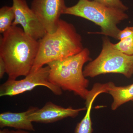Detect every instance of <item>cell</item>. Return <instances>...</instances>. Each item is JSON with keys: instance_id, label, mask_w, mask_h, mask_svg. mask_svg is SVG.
Here are the masks:
<instances>
[{"instance_id": "obj_14", "label": "cell", "mask_w": 133, "mask_h": 133, "mask_svg": "<svg viewBox=\"0 0 133 133\" xmlns=\"http://www.w3.org/2000/svg\"><path fill=\"white\" fill-rule=\"evenodd\" d=\"M99 3L102 5L108 7L121 10L125 11L128 9V8L124 5L121 0H91Z\"/></svg>"}, {"instance_id": "obj_2", "label": "cell", "mask_w": 133, "mask_h": 133, "mask_svg": "<svg viewBox=\"0 0 133 133\" xmlns=\"http://www.w3.org/2000/svg\"><path fill=\"white\" fill-rule=\"evenodd\" d=\"M39 42L38 53L31 71L36 70L49 62L76 55L84 49L81 36L75 27L62 19L56 30L46 33Z\"/></svg>"}, {"instance_id": "obj_18", "label": "cell", "mask_w": 133, "mask_h": 133, "mask_svg": "<svg viewBox=\"0 0 133 133\" xmlns=\"http://www.w3.org/2000/svg\"><path fill=\"white\" fill-rule=\"evenodd\" d=\"M9 133H30L27 131L23 130H17L16 131L11 130L9 131Z\"/></svg>"}, {"instance_id": "obj_15", "label": "cell", "mask_w": 133, "mask_h": 133, "mask_svg": "<svg viewBox=\"0 0 133 133\" xmlns=\"http://www.w3.org/2000/svg\"><path fill=\"white\" fill-rule=\"evenodd\" d=\"M93 131L92 127L85 123H78L75 128L74 133H92Z\"/></svg>"}, {"instance_id": "obj_10", "label": "cell", "mask_w": 133, "mask_h": 133, "mask_svg": "<svg viewBox=\"0 0 133 133\" xmlns=\"http://www.w3.org/2000/svg\"><path fill=\"white\" fill-rule=\"evenodd\" d=\"M38 108L31 107L26 111L15 113L4 112L0 114V128H13L17 130L35 131L32 122L29 120V116L36 111Z\"/></svg>"}, {"instance_id": "obj_9", "label": "cell", "mask_w": 133, "mask_h": 133, "mask_svg": "<svg viewBox=\"0 0 133 133\" xmlns=\"http://www.w3.org/2000/svg\"><path fill=\"white\" fill-rule=\"evenodd\" d=\"M85 110L86 108L78 109H74L71 107L65 108L49 101L42 108H38L30 115L29 119L32 122L49 124L68 117L75 118L79 112Z\"/></svg>"}, {"instance_id": "obj_1", "label": "cell", "mask_w": 133, "mask_h": 133, "mask_svg": "<svg viewBox=\"0 0 133 133\" xmlns=\"http://www.w3.org/2000/svg\"><path fill=\"white\" fill-rule=\"evenodd\" d=\"M39 46V41L28 35L17 26H12L3 34L0 38V57L6 65L8 79H16L29 74Z\"/></svg>"}, {"instance_id": "obj_3", "label": "cell", "mask_w": 133, "mask_h": 133, "mask_svg": "<svg viewBox=\"0 0 133 133\" xmlns=\"http://www.w3.org/2000/svg\"><path fill=\"white\" fill-rule=\"evenodd\" d=\"M92 61L87 48L79 53L61 60L49 62V81L64 91L72 92L84 99L88 97L89 81L83 74V67Z\"/></svg>"}, {"instance_id": "obj_11", "label": "cell", "mask_w": 133, "mask_h": 133, "mask_svg": "<svg viewBox=\"0 0 133 133\" xmlns=\"http://www.w3.org/2000/svg\"><path fill=\"white\" fill-rule=\"evenodd\" d=\"M106 93L112 97V110H116L122 105L133 100V83L125 86H116L112 82L107 83Z\"/></svg>"}, {"instance_id": "obj_4", "label": "cell", "mask_w": 133, "mask_h": 133, "mask_svg": "<svg viewBox=\"0 0 133 133\" xmlns=\"http://www.w3.org/2000/svg\"><path fill=\"white\" fill-rule=\"evenodd\" d=\"M63 14L72 15L92 22L101 28L102 34L118 40L120 30L117 25L128 18L124 11L108 7L91 0H79L77 4L66 7Z\"/></svg>"}, {"instance_id": "obj_7", "label": "cell", "mask_w": 133, "mask_h": 133, "mask_svg": "<svg viewBox=\"0 0 133 133\" xmlns=\"http://www.w3.org/2000/svg\"><path fill=\"white\" fill-rule=\"evenodd\" d=\"M15 19L12 26L20 24L24 32L34 39L39 41L47 33L40 20L26 0H12Z\"/></svg>"}, {"instance_id": "obj_19", "label": "cell", "mask_w": 133, "mask_h": 133, "mask_svg": "<svg viewBox=\"0 0 133 133\" xmlns=\"http://www.w3.org/2000/svg\"><path fill=\"white\" fill-rule=\"evenodd\" d=\"M9 130L8 129L5 128L0 130V133H9Z\"/></svg>"}, {"instance_id": "obj_16", "label": "cell", "mask_w": 133, "mask_h": 133, "mask_svg": "<svg viewBox=\"0 0 133 133\" xmlns=\"http://www.w3.org/2000/svg\"><path fill=\"white\" fill-rule=\"evenodd\" d=\"M133 34V27H127L124 30H121L118 35V40L121 41L128 37Z\"/></svg>"}, {"instance_id": "obj_6", "label": "cell", "mask_w": 133, "mask_h": 133, "mask_svg": "<svg viewBox=\"0 0 133 133\" xmlns=\"http://www.w3.org/2000/svg\"><path fill=\"white\" fill-rule=\"evenodd\" d=\"M49 67L47 65L35 71H31L25 78L17 80L8 79L0 86V96H12L31 91L36 87H47L55 95H61V88L49 81Z\"/></svg>"}, {"instance_id": "obj_13", "label": "cell", "mask_w": 133, "mask_h": 133, "mask_svg": "<svg viewBox=\"0 0 133 133\" xmlns=\"http://www.w3.org/2000/svg\"><path fill=\"white\" fill-rule=\"evenodd\" d=\"M112 45L115 49L126 55H133V34L120 41L117 43H113Z\"/></svg>"}, {"instance_id": "obj_12", "label": "cell", "mask_w": 133, "mask_h": 133, "mask_svg": "<svg viewBox=\"0 0 133 133\" xmlns=\"http://www.w3.org/2000/svg\"><path fill=\"white\" fill-rule=\"evenodd\" d=\"M15 19L12 6H4L0 9V33L3 34L12 26Z\"/></svg>"}, {"instance_id": "obj_17", "label": "cell", "mask_w": 133, "mask_h": 133, "mask_svg": "<svg viewBox=\"0 0 133 133\" xmlns=\"http://www.w3.org/2000/svg\"><path fill=\"white\" fill-rule=\"evenodd\" d=\"M6 72V65L2 58L0 57V78H2Z\"/></svg>"}, {"instance_id": "obj_5", "label": "cell", "mask_w": 133, "mask_h": 133, "mask_svg": "<svg viewBox=\"0 0 133 133\" xmlns=\"http://www.w3.org/2000/svg\"><path fill=\"white\" fill-rule=\"evenodd\" d=\"M107 37L103 38L99 55L83 70L84 76L91 78L108 74L118 73L130 78L133 75V55H126L115 49Z\"/></svg>"}, {"instance_id": "obj_8", "label": "cell", "mask_w": 133, "mask_h": 133, "mask_svg": "<svg viewBox=\"0 0 133 133\" xmlns=\"http://www.w3.org/2000/svg\"><path fill=\"white\" fill-rule=\"evenodd\" d=\"M66 8L64 0H33L30 8L47 33H52L56 30L59 17Z\"/></svg>"}]
</instances>
